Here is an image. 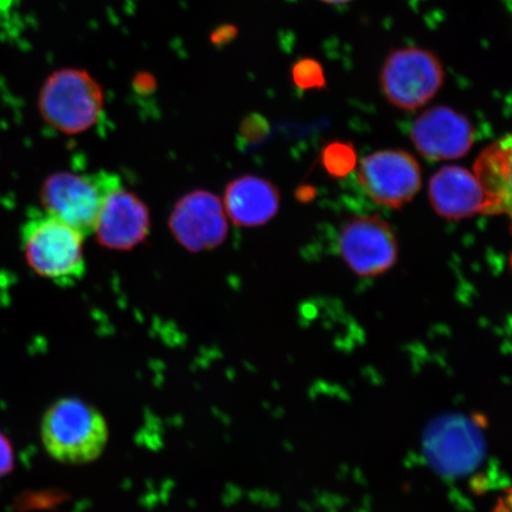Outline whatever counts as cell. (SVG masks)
Here are the masks:
<instances>
[{"label": "cell", "instance_id": "obj_1", "mask_svg": "<svg viewBox=\"0 0 512 512\" xmlns=\"http://www.w3.org/2000/svg\"><path fill=\"white\" fill-rule=\"evenodd\" d=\"M44 447L57 462L80 465L93 462L105 450L108 428L104 416L79 399H62L44 415Z\"/></svg>", "mask_w": 512, "mask_h": 512}, {"label": "cell", "instance_id": "obj_2", "mask_svg": "<svg viewBox=\"0 0 512 512\" xmlns=\"http://www.w3.org/2000/svg\"><path fill=\"white\" fill-rule=\"evenodd\" d=\"M83 236L55 216L38 214L22 228V246L29 266L59 285H72L86 273Z\"/></svg>", "mask_w": 512, "mask_h": 512}, {"label": "cell", "instance_id": "obj_3", "mask_svg": "<svg viewBox=\"0 0 512 512\" xmlns=\"http://www.w3.org/2000/svg\"><path fill=\"white\" fill-rule=\"evenodd\" d=\"M38 107L43 119L55 130L82 133L99 120L104 110V93L85 70L60 69L44 82Z\"/></svg>", "mask_w": 512, "mask_h": 512}, {"label": "cell", "instance_id": "obj_4", "mask_svg": "<svg viewBox=\"0 0 512 512\" xmlns=\"http://www.w3.org/2000/svg\"><path fill=\"white\" fill-rule=\"evenodd\" d=\"M119 185L120 178L107 171L96 174L59 172L43 184L41 198L48 214L87 238L94 233L106 197Z\"/></svg>", "mask_w": 512, "mask_h": 512}, {"label": "cell", "instance_id": "obj_5", "mask_svg": "<svg viewBox=\"0 0 512 512\" xmlns=\"http://www.w3.org/2000/svg\"><path fill=\"white\" fill-rule=\"evenodd\" d=\"M445 69L433 50L408 46L390 51L381 69V88L387 100L405 111L430 102L444 86Z\"/></svg>", "mask_w": 512, "mask_h": 512}, {"label": "cell", "instance_id": "obj_6", "mask_svg": "<svg viewBox=\"0 0 512 512\" xmlns=\"http://www.w3.org/2000/svg\"><path fill=\"white\" fill-rule=\"evenodd\" d=\"M357 178L371 200L394 209L411 202L422 185L420 164L405 151H379L367 156Z\"/></svg>", "mask_w": 512, "mask_h": 512}, {"label": "cell", "instance_id": "obj_7", "mask_svg": "<svg viewBox=\"0 0 512 512\" xmlns=\"http://www.w3.org/2000/svg\"><path fill=\"white\" fill-rule=\"evenodd\" d=\"M398 240L379 216L357 217L344 227L339 251L347 265L364 278L386 273L398 260Z\"/></svg>", "mask_w": 512, "mask_h": 512}, {"label": "cell", "instance_id": "obj_8", "mask_svg": "<svg viewBox=\"0 0 512 512\" xmlns=\"http://www.w3.org/2000/svg\"><path fill=\"white\" fill-rule=\"evenodd\" d=\"M411 139L416 151L430 160L459 159L475 143V130L465 115L437 106L414 121Z\"/></svg>", "mask_w": 512, "mask_h": 512}, {"label": "cell", "instance_id": "obj_9", "mask_svg": "<svg viewBox=\"0 0 512 512\" xmlns=\"http://www.w3.org/2000/svg\"><path fill=\"white\" fill-rule=\"evenodd\" d=\"M170 228L183 247L194 252L207 251L226 239V210L213 194L195 191L177 203L171 214Z\"/></svg>", "mask_w": 512, "mask_h": 512}, {"label": "cell", "instance_id": "obj_10", "mask_svg": "<svg viewBox=\"0 0 512 512\" xmlns=\"http://www.w3.org/2000/svg\"><path fill=\"white\" fill-rule=\"evenodd\" d=\"M149 229V210L137 195L125 190L121 184L102 204L93 234L102 246L126 251L138 246Z\"/></svg>", "mask_w": 512, "mask_h": 512}, {"label": "cell", "instance_id": "obj_11", "mask_svg": "<svg viewBox=\"0 0 512 512\" xmlns=\"http://www.w3.org/2000/svg\"><path fill=\"white\" fill-rule=\"evenodd\" d=\"M428 197L435 213L447 220L482 214L485 196L475 175L460 166H445L431 178Z\"/></svg>", "mask_w": 512, "mask_h": 512}, {"label": "cell", "instance_id": "obj_12", "mask_svg": "<svg viewBox=\"0 0 512 512\" xmlns=\"http://www.w3.org/2000/svg\"><path fill=\"white\" fill-rule=\"evenodd\" d=\"M280 195L265 179L246 176L230 183L224 196V209L240 227H258L278 213Z\"/></svg>", "mask_w": 512, "mask_h": 512}, {"label": "cell", "instance_id": "obj_13", "mask_svg": "<svg viewBox=\"0 0 512 512\" xmlns=\"http://www.w3.org/2000/svg\"><path fill=\"white\" fill-rule=\"evenodd\" d=\"M511 136L480 153L473 170L485 196L484 215H511Z\"/></svg>", "mask_w": 512, "mask_h": 512}, {"label": "cell", "instance_id": "obj_14", "mask_svg": "<svg viewBox=\"0 0 512 512\" xmlns=\"http://www.w3.org/2000/svg\"><path fill=\"white\" fill-rule=\"evenodd\" d=\"M294 85L305 89H322L326 85L324 68L317 60L304 57L292 67Z\"/></svg>", "mask_w": 512, "mask_h": 512}, {"label": "cell", "instance_id": "obj_15", "mask_svg": "<svg viewBox=\"0 0 512 512\" xmlns=\"http://www.w3.org/2000/svg\"><path fill=\"white\" fill-rule=\"evenodd\" d=\"M356 156L351 146L335 143L331 144L324 152V164L326 169L334 176H345L354 169Z\"/></svg>", "mask_w": 512, "mask_h": 512}, {"label": "cell", "instance_id": "obj_16", "mask_svg": "<svg viewBox=\"0 0 512 512\" xmlns=\"http://www.w3.org/2000/svg\"><path fill=\"white\" fill-rule=\"evenodd\" d=\"M15 466L14 448L8 437L0 432V478L9 475Z\"/></svg>", "mask_w": 512, "mask_h": 512}, {"label": "cell", "instance_id": "obj_17", "mask_svg": "<svg viewBox=\"0 0 512 512\" xmlns=\"http://www.w3.org/2000/svg\"><path fill=\"white\" fill-rule=\"evenodd\" d=\"M470 486L476 495H483L490 488V482L484 476H476L472 478Z\"/></svg>", "mask_w": 512, "mask_h": 512}, {"label": "cell", "instance_id": "obj_18", "mask_svg": "<svg viewBox=\"0 0 512 512\" xmlns=\"http://www.w3.org/2000/svg\"><path fill=\"white\" fill-rule=\"evenodd\" d=\"M494 512H510V504L504 503L503 499H499V503Z\"/></svg>", "mask_w": 512, "mask_h": 512}, {"label": "cell", "instance_id": "obj_19", "mask_svg": "<svg viewBox=\"0 0 512 512\" xmlns=\"http://www.w3.org/2000/svg\"><path fill=\"white\" fill-rule=\"evenodd\" d=\"M320 2L330 5H343L352 2V0H320Z\"/></svg>", "mask_w": 512, "mask_h": 512}]
</instances>
